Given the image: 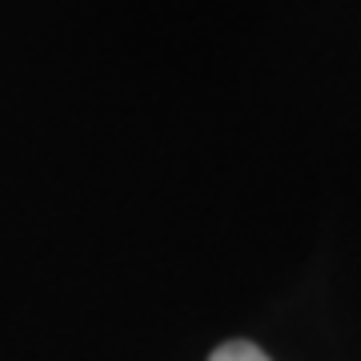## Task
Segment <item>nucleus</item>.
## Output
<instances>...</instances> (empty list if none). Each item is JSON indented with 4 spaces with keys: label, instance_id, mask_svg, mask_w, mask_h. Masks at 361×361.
<instances>
[{
    "label": "nucleus",
    "instance_id": "f257e3e1",
    "mask_svg": "<svg viewBox=\"0 0 361 361\" xmlns=\"http://www.w3.org/2000/svg\"><path fill=\"white\" fill-rule=\"evenodd\" d=\"M209 361H269V357H265L253 341H225V345L213 349Z\"/></svg>",
    "mask_w": 361,
    "mask_h": 361
}]
</instances>
